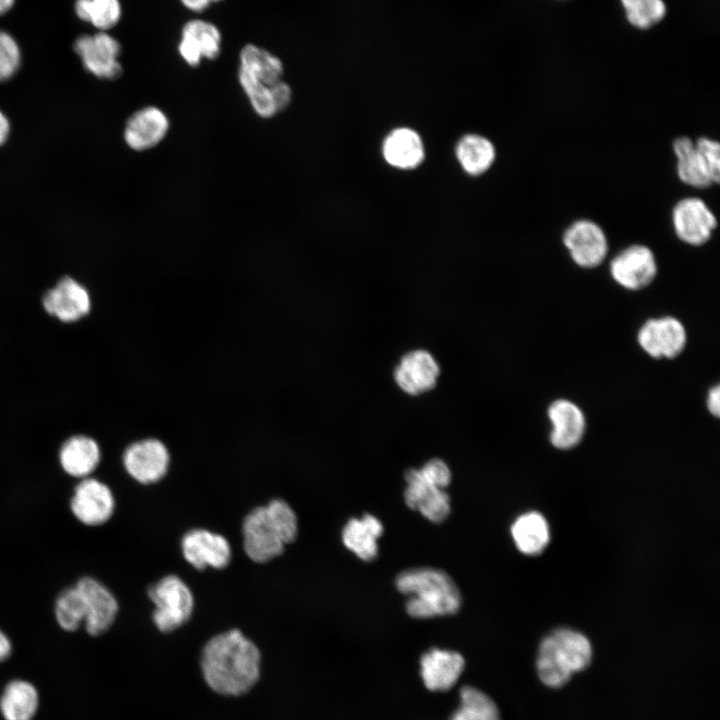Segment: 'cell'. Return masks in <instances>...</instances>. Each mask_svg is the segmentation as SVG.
Returning a JSON list of instances; mask_svg holds the SVG:
<instances>
[{
  "mask_svg": "<svg viewBox=\"0 0 720 720\" xmlns=\"http://www.w3.org/2000/svg\"><path fill=\"white\" fill-rule=\"evenodd\" d=\"M695 145L715 183L718 184L720 178V147L718 141L703 136L695 140Z\"/></svg>",
  "mask_w": 720,
  "mask_h": 720,
  "instance_id": "cell-36",
  "label": "cell"
},
{
  "mask_svg": "<svg viewBox=\"0 0 720 720\" xmlns=\"http://www.w3.org/2000/svg\"><path fill=\"white\" fill-rule=\"evenodd\" d=\"M382 154L385 161L398 169H413L420 165L425 149L420 135L413 129L400 127L384 139Z\"/></svg>",
  "mask_w": 720,
  "mask_h": 720,
  "instance_id": "cell-21",
  "label": "cell"
},
{
  "mask_svg": "<svg viewBox=\"0 0 720 720\" xmlns=\"http://www.w3.org/2000/svg\"><path fill=\"white\" fill-rule=\"evenodd\" d=\"M552 424L550 441L558 449L575 447L583 438L586 421L582 410L572 401L558 399L548 407Z\"/></svg>",
  "mask_w": 720,
  "mask_h": 720,
  "instance_id": "cell-20",
  "label": "cell"
},
{
  "mask_svg": "<svg viewBox=\"0 0 720 720\" xmlns=\"http://www.w3.org/2000/svg\"><path fill=\"white\" fill-rule=\"evenodd\" d=\"M15 0H0V15L8 12L14 5Z\"/></svg>",
  "mask_w": 720,
  "mask_h": 720,
  "instance_id": "cell-42",
  "label": "cell"
},
{
  "mask_svg": "<svg viewBox=\"0 0 720 720\" xmlns=\"http://www.w3.org/2000/svg\"><path fill=\"white\" fill-rule=\"evenodd\" d=\"M456 157L462 169L469 175L477 176L486 172L495 161L493 143L477 134L464 135L457 143Z\"/></svg>",
  "mask_w": 720,
  "mask_h": 720,
  "instance_id": "cell-27",
  "label": "cell"
},
{
  "mask_svg": "<svg viewBox=\"0 0 720 720\" xmlns=\"http://www.w3.org/2000/svg\"><path fill=\"white\" fill-rule=\"evenodd\" d=\"M592 657L589 640L581 633L562 628L545 637L539 647L537 671L541 681L553 688L567 683L585 669Z\"/></svg>",
  "mask_w": 720,
  "mask_h": 720,
  "instance_id": "cell-4",
  "label": "cell"
},
{
  "mask_svg": "<svg viewBox=\"0 0 720 720\" xmlns=\"http://www.w3.org/2000/svg\"><path fill=\"white\" fill-rule=\"evenodd\" d=\"M465 667L461 654L455 651L433 648L420 659V674L426 688L431 691L451 689Z\"/></svg>",
  "mask_w": 720,
  "mask_h": 720,
  "instance_id": "cell-19",
  "label": "cell"
},
{
  "mask_svg": "<svg viewBox=\"0 0 720 720\" xmlns=\"http://www.w3.org/2000/svg\"><path fill=\"white\" fill-rule=\"evenodd\" d=\"M74 51L80 57L85 69L100 79L113 80L120 76V43L106 31L79 36Z\"/></svg>",
  "mask_w": 720,
  "mask_h": 720,
  "instance_id": "cell-6",
  "label": "cell"
},
{
  "mask_svg": "<svg viewBox=\"0 0 720 720\" xmlns=\"http://www.w3.org/2000/svg\"><path fill=\"white\" fill-rule=\"evenodd\" d=\"M407 483L404 499L407 506L419 511L434 523L443 522L450 513V498L421 469H409L405 473Z\"/></svg>",
  "mask_w": 720,
  "mask_h": 720,
  "instance_id": "cell-12",
  "label": "cell"
},
{
  "mask_svg": "<svg viewBox=\"0 0 720 720\" xmlns=\"http://www.w3.org/2000/svg\"><path fill=\"white\" fill-rule=\"evenodd\" d=\"M181 550L186 561L198 570L225 568L232 557L228 540L206 529L187 532L182 538Z\"/></svg>",
  "mask_w": 720,
  "mask_h": 720,
  "instance_id": "cell-14",
  "label": "cell"
},
{
  "mask_svg": "<svg viewBox=\"0 0 720 720\" xmlns=\"http://www.w3.org/2000/svg\"><path fill=\"white\" fill-rule=\"evenodd\" d=\"M459 698V705L449 720H500L494 701L475 687H462Z\"/></svg>",
  "mask_w": 720,
  "mask_h": 720,
  "instance_id": "cell-29",
  "label": "cell"
},
{
  "mask_svg": "<svg viewBox=\"0 0 720 720\" xmlns=\"http://www.w3.org/2000/svg\"><path fill=\"white\" fill-rule=\"evenodd\" d=\"M637 339L649 356L671 359L683 351L687 334L680 320L665 316L647 320L639 329Z\"/></svg>",
  "mask_w": 720,
  "mask_h": 720,
  "instance_id": "cell-13",
  "label": "cell"
},
{
  "mask_svg": "<svg viewBox=\"0 0 720 720\" xmlns=\"http://www.w3.org/2000/svg\"><path fill=\"white\" fill-rule=\"evenodd\" d=\"M609 269L617 284L628 290H640L654 280L657 262L649 247L633 244L613 257Z\"/></svg>",
  "mask_w": 720,
  "mask_h": 720,
  "instance_id": "cell-11",
  "label": "cell"
},
{
  "mask_svg": "<svg viewBox=\"0 0 720 720\" xmlns=\"http://www.w3.org/2000/svg\"><path fill=\"white\" fill-rule=\"evenodd\" d=\"M562 241L575 264L582 268L599 266L608 253V240L596 222L579 219L564 231Z\"/></svg>",
  "mask_w": 720,
  "mask_h": 720,
  "instance_id": "cell-8",
  "label": "cell"
},
{
  "mask_svg": "<svg viewBox=\"0 0 720 720\" xmlns=\"http://www.w3.org/2000/svg\"><path fill=\"white\" fill-rule=\"evenodd\" d=\"M21 64V51L17 41L0 30V81L10 79Z\"/></svg>",
  "mask_w": 720,
  "mask_h": 720,
  "instance_id": "cell-35",
  "label": "cell"
},
{
  "mask_svg": "<svg viewBox=\"0 0 720 720\" xmlns=\"http://www.w3.org/2000/svg\"><path fill=\"white\" fill-rule=\"evenodd\" d=\"M177 50L183 61L190 67L199 66L203 60L201 52L189 39L180 37Z\"/></svg>",
  "mask_w": 720,
  "mask_h": 720,
  "instance_id": "cell-37",
  "label": "cell"
},
{
  "mask_svg": "<svg viewBox=\"0 0 720 720\" xmlns=\"http://www.w3.org/2000/svg\"><path fill=\"white\" fill-rule=\"evenodd\" d=\"M55 617L65 631H75L84 624L86 606L82 592L75 584L64 589L55 602Z\"/></svg>",
  "mask_w": 720,
  "mask_h": 720,
  "instance_id": "cell-32",
  "label": "cell"
},
{
  "mask_svg": "<svg viewBox=\"0 0 720 720\" xmlns=\"http://www.w3.org/2000/svg\"><path fill=\"white\" fill-rule=\"evenodd\" d=\"M43 306L59 320L73 322L89 312L91 302L88 291L80 283L64 277L44 295Z\"/></svg>",
  "mask_w": 720,
  "mask_h": 720,
  "instance_id": "cell-18",
  "label": "cell"
},
{
  "mask_svg": "<svg viewBox=\"0 0 720 720\" xmlns=\"http://www.w3.org/2000/svg\"><path fill=\"white\" fill-rule=\"evenodd\" d=\"M123 466L126 472L141 484H153L167 473L170 454L166 445L157 438H146L130 444L124 451Z\"/></svg>",
  "mask_w": 720,
  "mask_h": 720,
  "instance_id": "cell-7",
  "label": "cell"
},
{
  "mask_svg": "<svg viewBox=\"0 0 720 720\" xmlns=\"http://www.w3.org/2000/svg\"><path fill=\"white\" fill-rule=\"evenodd\" d=\"M238 81L252 108L260 117L268 119L279 113L274 96V86L277 82L266 85L242 69L238 70Z\"/></svg>",
  "mask_w": 720,
  "mask_h": 720,
  "instance_id": "cell-33",
  "label": "cell"
},
{
  "mask_svg": "<svg viewBox=\"0 0 720 720\" xmlns=\"http://www.w3.org/2000/svg\"><path fill=\"white\" fill-rule=\"evenodd\" d=\"M38 705L36 688L25 680L9 682L0 698V710L5 720H32Z\"/></svg>",
  "mask_w": 720,
  "mask_h": 720,
  "instance_id": "cell-25",
  "label": "cell"
},
{
  "mask_svg": "<svg viewBox=\"0 0 720 720\" xmlns=\"http://www.w3.org/2000/svg\"><path fill=\"white\" fill-rule=\"evenodd\" d=\"M74 10L79 19L99 31H108L121 19L120 0H76Z\"/></svg>",
  "mask_w": 720,
  "mask_h": 720,
  "instance_id": "cell-30",
  "label": "cell"
},
{
  "mask_svg": "<svg viewBox=\"0 0 720 720\" xmlns=\"http://www.w3.org/2000/svg\"><path fill=\"white\" fill-rule=\"evenodd\" d=\"M707 408L709 412L715 416L719 417L720 414V389L719 385H715L712 387L707 395Z\"/></svg>",
  "mask_w": 720,
  "mask_h": 720,
  "instance_id": "cell-38",
  "label": "cell"
},
{
  "mask_svg": "<svg viewBox=\"0 0 720 720\" xmlns=\"http://www.w3.org/2000/svg\"><path fill=\"white\" fill-rule=\"evenodd\" d=\"M297 531V517L291 506L281 499L272 500L254 508L243 519L244 551L254 562H268L283 553Z\"/></svg>",
  "mask_w": 720,
  "mask_h": 720,
  "instance_id": "cell-2",
  "label": "cell"
},
{
  "mask_svg": "<svg viewBox=\"0 0 720 720\" xmlns=\"http://www.w3.org/2000/svg\"><path fill=\"white\" fill-rule=\"evenodd\" d=\"M70 508L74 517L82 524L99 526L112 517L115 499L105 483L86 477L74 488Z\"/></svg>",
  "mask_w": 720,
  "mask_h": 720,
  "instance_id": "cell-10",
  "label": "cell"
},
{
  "mask_svg": "<svg viewBox=\"0 0 720 720\" xmlns=\"http://www.w3.org/2000/svg\"><path fill=\"white\" fill-rule=\"evenodd\" d=\"M629 23L647 29L660 22L666 13L663 0H621Z\"/></svg>",
  "mask_w": 720,
  "mask_h": 720,
  "instance_id": "cell-34",
  "label": "cell"
},
{
  "mask_svg": "<svg viewBox=\"0 0 720 720\" xmlns=\"http://www.w3.org/2000/svg\"><path fill=\"white\" fill-rule=\"evenodd\" d=\"M397 589L409 595L407 613L418 619L456 613L461 595L451 577L436 568L421 567L402 571L395 580Z\"/></svg>",
  "mask_w": 720,
  "mask_h": 720,
  "instance_id": "cell-3",
  "label": "cell"
},
{
  "mask_svg": "<svg viewBox=\"0 0 720 720\" xmlns=\"http://www.w3.org/2000/svg\"><path fill=\"white\" fill-rule=\"evenodd\" d=\"M440 367L427 350L406 353L394 370V380L405 393L417 396L432 390L439 378Z\"/></svg>",
  "mask_w": 720,
  "mask_h": 720,
  "instance_id": "cell-16",
  "label": "cell"
},
{
  "mask_svg": "<svg viewBox=\"0 0 720 720\" xmlns=\"http://www.w3.org/2000/svg\"><path fill=\"white\" fill-rule=\"evenodd\" d=\"M515 545L524 554L536 555L549 542V529L545 518L537 512L519 516L511 527Z\"/></svg>",
  "mask_w": 720,
  "mask_h": 720,
  "instance_id": "cell-28",
  "label": "cell"
},
{
  "mask_svg": "<svg viewBox=\"0 0 720 720\" xmlns=\"http://www.w3.org/2000/svg\"><path fill=\"white\" fill-rule=\"evenodd\" d=\"M148 596L154 603L153 621L162 632H171L192 615L194 599L187 584L176 575H167L148 589Z\"/></svg>",
  "mask_w": 720,
  "mask_h": 720,
  "instance_id": "cell-5",
  "label": "cell"
},
{
  "mask_svg": "<svg viewBox=\"0 0 720 720\" xmlns=\"http://www.w3.org/2000/svg\"><path fill=\"white\" fill-rule=\"evenodd\" d=\"M183 7L194 13H201L212 4L222 0H179Z\"/></svg>",
  "mask_w": 720,
  "mask_h": 720,
  "instance_id": "cell-39",
  "label": "cell"
},
{
  "mask_svg": "<svg viewBox=\"0 0 720 720\" xmlns=\"http://www.w3.org/2000/svg\"><path fill=\"white\" fill-rule=\"evenodd\" d=\"M383 533L378 518L365 514L362 518L350 519L343 528L342 541L346 548L364 561H372L378 555L377 540Z\"/></svg>",
  "mask_w": 720,
  "mask_h": 720,
  "instance_id": "cell-22",
  "label": "cell"
},
{
  "mask_svg": "<svg viewBox=\"0 0 720 720\" xmlns=\"http://www.w3.org/2000/svg\"><path fill=\"white\" fill-rule=\"evenodd\" d=\"M12 652V644L8 636L0 630V662L6 660Z\"/></svg>",
  "mask_w": 720,
  "mask_h": 720,
  "instance_id": "cell-40",
  "label": "cell"
},
{
  "mask_svg": "<svg viewBox=\"0 0 720 720\" xmlns=\"http://www.w3.org/2000/svg\"><path fill=\"white\" fill-rule=\"evenodd\" d=\"M672 225L677 237L691 246L708 242L717 227V219L698 197L680 199L672 210Z\"/></svg>",
  "mask_w": 720,
  "mask_h": 720,
  "instance_id": "cell-9",
  "label": "cell"
},
{
  "mask_svg": "<svg viewBox=\"0 0 720 720\" xmlns=\"http://www.w3.org/2000/svg\"><path fill=\"white\" fill-rule=\"evenodd\" d=\"M100 457V449L96 441L83 435L66 440L59 452V461L63 470L70 476L81 479L89 477L96 469Z\"/></svg>",
  "mask_w": 720,
  "mask_h": 720,
  "instance_id": "cell-23",
  "label": "cell"
},
{
  "mask_svg": "<svg viewBox=\"0 0 720 720\" xmlns=\"http://www.w3.org/2000/svg\"><path fill=\"white\" fill-rule=\"evenodd\" d=\"M10 131V124L7 117L0 110V146L4 144L8 138Z\"/></svg>",
  "mask_w": 720,
  "mask_h": 720,
  "instance_id": "cell-41",
  "label": "cell"
},
{
  "mask_svg": "<svg viewBox=\"0 0 720 720\" xmlns=\"http://www.w3.org/2000/svg\"><path fill=\"white\" fill-rule=\"evenodd\" d=\"M180 37L192 41L201 52L203 59L215 60L221 54L222 34L210 21L195 18L185 22Z\"/></svg>",
  "mask_w": 720,
  "mask_h": 720,
  "instance_id": "cell-31",
  "label": "cell"
},
{
  "mask_svg": "<svg viewBox=\"0 0 720 720\" xmlns=\"http://www.w3.org/2000/svg\"><path fill=\"white\" fill-rule=\"evenodd\" d=\"M167 115L156 106H146L134 112L126 122L124 140L134 151H146L157 146L169 130Z\"/></svg>",
  "mask_w": 720,
  "mask_h": 720,
  "instance_id": "cell-17",
  "label": "cell"
},
{
  "mask_svg": "<svg viewBox=\"0 0 720 720\" xmlns=\"http://www.w3.org/2000/svg\"><path fill=\"white\" fill-rule=\"evenodd\" d=\"M261 653L240 630L212 637L201 654V669L208 686L226 696L248 692L260 676Z\"/></svg>",
  "mask_w": 720,
  "mask_h": 720,
  "instance_id": "cell-1",
  "label": "cell"
},
{
  "mask_svg": "<svg viewBox=\"0 0 720 720\" xmlns=\"http://www.w3.org/2000/svg\"><path fill=\"white\" fill-rule=\"evenodd\" d=\"M239 60V69L266 85L282 80L284 67L281 59L256 44L244 45L240 50Z\"/></svg>",
  "mask_w": 720,
  "mask_h": 720,
  "instance_id": "cell-26",
  "label": "cell"
},
{
  "mask_svg": "<svg viewBox=\"0 0 720 720\" xmlns=\"http://www.w3.org/2000/svg\"><path fill=\"white\" fill-rule=\"evenodd\" d=\"M672 148L677 159V175L684 184L699 189L716 184L696 148L695 140L687 136L678 137L673 141Z\"/></svg>",
  "mask_w": 720,
  "mask_h": 720,
  "instance_id": "cell-24",
  "label": "cell"
},
{
  "mask_svg": "<svg viewBox=\"0 0 720 720\" xmlns=\"http://www.w3.org/2000/svg\"><path fill=\"white\" fill-rule=\"evenodd\" d=\"M77 587L83 594L86 606L84 627L88 634L99 636L114 623L119 605L112 592L97 579L80 578Z\"/></svg>",
  "mask_w": 720,
  "mask_h": 720,
  "instance_id": "cell-15",
  "label": "cell"
}]
</instances>
